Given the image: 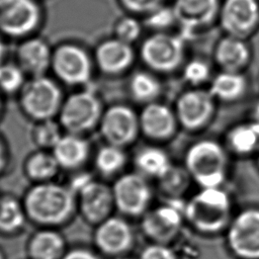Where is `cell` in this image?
Returning a JSON list of instances; mask_svg holds the SVG:
<instances>
[{
	"label": "cell",
	"instance_id": "6da1fadb",
	"mask_svg": "<svg viewBox=\"0 0 259 259\" xmlns=\"http://www.w3.org/2000/svg\"><path fill=\"white\" fill-rule=\"evenodd\" d=\"M21 200L27 221L40 228L63 227L77 211L76 193L68 184L55 180L31 184Z\"/></svg>",
	"mask_w": 259,
	"mask_h": 259
},
{
	"label": "cell",
	"instance_id": "7a4b0ae2",
	"mask_svg": "<svg viewBox=\"0 0 259 259\" xmlns=\"http://www.w3.org/2000/svg\"><path fill=\"white\" fill-rule=\"evenodd\" d=\"M184 219L201 233H217L231 223V199L222 187L200 188L183 206Z\"/></svg>",
	"mask_w": 259,
	"mask_h": 259
},
{
	"label": "cell",
	"instance_id": "3957f363",
	"mask_svg": "<svg viewBox=\"0 0 259 259\" xmlns=\"http://www.w3.org/2000/svg\"><path fill=\"white\" fill-rule=\"evenodd\" d=\"M183 165L200 188L222 187L229 166L225 148L212 140L192 144L186 151Z\"/></svg>",
	"mask_w": 259,
	"mask_h": 259
},
{
	"label": "cell",
	"instance_id": "277c9868",
	"mask_svg": "<svg viewBox=\"0 0 259 259\" xmlns=\"http://www.w3.org/2000/svg\"><path fill=\"white\" fill-rule=\"evenodd\" d=\"M22 114L31 121L57 118L65 95L61 84L51 76L29 77L17 94Z\"/></svg>",
	"mask_w": 259,
	"mask_h": 259
},
{
	"label": "cell",
	"instance_id": "5b68a950",
	"mask_svg": "<svg viewBox=\"0 0 259 259\" xmlns=\"http://www.w3.org/2000/svg\"><path fill=\"white\" fill-rule=\"evenodd\" d=\"M96 68L93 55L81 44L63 41L53 48L51 72L60 83L69 87H85Z\"/></svg>",
	"mask_w": 259,
	"mask_h": 259
},
{
	"label": "cell",
	"instance_id": "8992f818",
	"mask_svg": "<svg viewBox=\"0 0 259 259\" xmlns=\"http://www.w3.org/2000/svg\"><path fill=\"white\" fill-rule=\"evenodd\" d=\"M104 108L95 91L80 88L65 96L57 119L66 133L87 136L97 130Z\"/></svg>",
	"mask_w": 259,
	"mask_h": 259
},
{
	"label": "cell",
	"instance_id": "52a82bcc",
	"mask_svg": "<svg viewBox=\"0 0 259 259\" xmlns=\"http://www.w3.org/2000/svg\"><path fill=\"white\" fill-rule=\"evenodd\" d=\"M138 58L146 69L156 74L173 73L185 59L184 38L169 31L152 32L141 40Z\"/></svg>",
	"mask_w": 259,
	"mask_h": 259
},
{
	"label": "cell",
	"instance_id": "ba28073f",
	"mask_svg": "<svg viewBox=\"0 0 259 259\" xmlns=\"http://www.w3.org/2000/svg\"><path fill=\"white\" fill-rule=\"evenodd\" d=\"M45 20L36 0H0V34L5 38L24 39L37 34Z\"/></svg>",
	"mask_w": 259,
	"mask_h": 259
},
{
	"label": "cell",
	"instance_id": "9c48e42d",
	"mask_svg": "<svg viewBox=\"0 0 259 259\" xmlns=\"http://www.w3.org/2000/svg\"><path fill=\"white\" fill-rule=\"evenodd\" d=\"M115 209L123 217H143L150 208L153 189L149 179L137 171L123 172L111 185Z\"/></svg>",
	"mask_w": 259,
	"mask_h": 259
},
{
	"label": "cell",
	"instance_id": "30bf717a",
	"mask_svg": "<svg viewBox=\"0 0 259 259\" xmlns=\"http://www.w3.org/2000/svg\"><path fill=\"white\" fill-rule=\"evenodd\" d=\"M104 143L124 149L141 136L139 111L126 103H114L104 108L97 127Z\"/></svg>",
	"mask_w": 259,
	"mask_h": 259
},
{
	"label": "cell",
	"instance_id": "8fae6325",
	"mask_svg": "<svg viewBox=\"0 0 259 259\" xmlns=\"http://www.w3.org/2000/svg\"><path fill=\"white\" fill-rule=\"evenodd\" d=\"M215 101L208 89L191 88L182 92L174 106L179 126L188 132L203 128L213 116Z\"/></svg>",
	"mask_w": 259,
	"mask_h": 259
},
{
	"label": "cell",
	"instance_id": "7c38bea8",
	"mask_svg": "<svg viewBox=\"0 0 259 259\" xmlns=\"http://www.w3.org/2000/svg\"><path fill=\"white\" fill-rule=\"evenodd\" d=\"M228 244L243 259H259V209L247 208L228 226Z\"/></svg>",
	"mask_w": 259,
	"mask_h": 259
},
{
	"label": "cell",
	"instance_id": "4fadbf2b",
	"mask_svg": "<svg viewBox=\"0 0 259 259\" xmlns=\"http://www.w3.org/2000/svg\"><path fill=\"white\" fill-rule=\"evenodd\" d=\"M92 55L96 70L104 76L113 78L126 74L138 58L133 45L113 35L99 41Z\"/></svg>",
	"mask_w": 259,
	"mask_h": 259
},
{
	"label": "cell",
	"instance_id": "5bb4252c",
	"mask_svg": "<svg viewBox=\"0 0 259 259\" xmlns=\"http://www.w3.org/2000/svg\"><path fill=\"white\" fill-rule=\"evenodd\" d=\"M77 210L83 220L97 226L112 215L115 209L111 185L104 181L91 179L77 193Z\"/></svg>",
	"mask_w": 259,
	"mask_h": 259
},
{
	"label": "cell",
	"instance_id": "9a60e30c",
	"mask_svg": "<svg viewBox=\"0 0 259 259\" xmlns=\"http://www.w3.org/2000/svg\"><path fill=\"white\" fill-rule=\"evenodd\" d=\"M219 20L228 35L247 38L259 24L258 0H225L221 3Z\"/></svg>",
	"mask_w": 259,
	"mask_h": 259
},
{
	"label": "cell",
	"instance_id": "2e32d148",
	"mask_svg": "<svg viewBox=\"0 0 259 259\" xmlns=\"http://www.w3.org/2000/svg\"><path fill=\"white\" fill-rule=\"evenodd\" d=\"M141 136L152 144H161L171 140L179 123L174 111L160 100L142 106L139 111Z\"/></svg>",
	"mask_w": 259,
	"mask_h": 259
},
{
	"label": "cell",
	"instance_id": "e0dca14e",
	"mask_svg": "<svg viewBox=\"0 0 259 259\" xmlns=\"http://www.w3.org/2000/svg\"><path fill=\"white\" fill-rule=\"evenodd\" d=\"M184 219L183 207L166 203L149 209L142 217V231L153 243L167 244L179 233Z\"/></svg>",
	"mask_w": 259,
	"mask_h": 259
},
{
	"label": "cell",
	"instance_id": "ac0fdd59",
	"mask_svg": "<svg viewBox=\"0 0 259 259\" xmlns=\"http://www.w3.org/2000/svg\"><path fill=\"white\" fill-rule=\"evenodd\" d=\"M95 227L94 244L102 254L110 258L125 256L133 248L134 232L123 218L111 215Z\"/></svg>",
	"mask_w": 259,
	"mask_h": 259
},
{
	"label": "cell",
	"instance_id": "d6986e66",
	"mask_svg": "<svg viewBox=\"0 0 259 259\" xmlns=\"http://www.w3.org/2000/svg\"><path fill=\"white\" fill-rule=\"evenodd\" d=\"M219 0H174L172 9L176 23L185 34L209 26L219 18Z\"/></svg>",
	"mask_w": 259,
	"mask_h": 259
},
{
	"label": "cell",
	"instance_id": "ffe728a7",
	"mask_svg": "<svg viewBox=\"0 0 259 259\" xmlns=\"http://www.w3.org/2000/svg\"><path fill=\"white\" fill-rule=\"evenodd\" d=\"M53 48L37 34L19 40L15 50V62L26 76L47 75L51 70Z\"/></svg>",
	"mask_w": 259,
	"mask_h": 259
},
{
	"label": "cell",
	"instance_id": "44dd1931",
	"mask_svg": "<svg viewBox=\"0 0 259 259\" xmlns=\"http://www.w3.org/2000/svg\"><path fill=\"white\" fill-rule=\"evenodd\" d=\"M61 170L77 172L92 160V147L86 136L64 133L52 150Z\"/></svg>",
	"mask_w": 259,
	"mask_h": 259
},
{
	"label": "cell",
	"instance_id": "7402d4cb",
	"mask_svg": "<svg viewBox=\"0 0 259 259\" xmlns=\"http://www.w3.org/2000/svg\"><path fill=\"white\" fill-rule=\"evenodd\" d=\"M214 62L226 72L241 73L250 62V50L243 38L226 34L214 49Z\"/></svg>",
	"mask_w": 259,
	"mask_h": 259
},
{
	"label": "cell",
	"instance_id": "603a6c76",
	"mask_svg": "<svg viewBox=\"0 0 259 259\" xmlns=\"http://www.w3.org/2000/svg\"><path fill=\"white\" fill-rule=\"evenodd\" d=\"M65 238L55 229L41 228L27 241L28 259H62L66 253Z\"/></svg>",
	"mask_w": 259,
	"mask_h": 259
},
{
	"label": "cell",
	"instance_id": "cb8c5ba5",
	"mask_svg": "<svg viewBox=\"0 0 259 259\" xmlns=\"http://www.w3.org/2000/svg\"><path fill=\"white\" fill-rule=\"evenodd\" d=\"M135 171L148 179L158 180L173 164L168 153L158 144L145 146L133 157Z\"/></svg>",
	"mask_w": 259,
	"mask_h": 259
},
{
	"label": "cell",
	"instance_id": "d4e9b609",
	"mask_svg": "<svg viewBox=\"0 0 259 259\" xmlns=\"http://www.w3.org/2000/svg\"><path fill=\"white\" fill-rule=\"evenodd\" d=\"M22 171L25 178L33 184L55 180L61 168L52 151L36 149L24 158Z\"/></svg>",
	"mask_w": 259,
	"mask_h": 259
},
{
	"label": "cell",
	"instance_id": "484cf974",
	"mask_svg": "<svg viewBox=\"0 0 259 259\" xmlns=\"http://www.w3.org/2000/svg\"><path fill=\"white\" fill-rule=\"evenodd\" d=\"M163 92V84L158 74L148 70L135 71L127 81V93L131 99L143 105L159 100Z\"/></svg>",
	"mask_w": 259,
	"mask_h": 259
},
{
	"label": "cell",
	"instance_id": "4316f807",
	"mask_svg": "<svg viewBox=\"0 0 259 259\" xmlns=\"http://www.w3.org/2000/svg\"><path fill=\"white\" fill-rule=\"evenodd\" d=\"M128 162L126 149L104 143L92 156V163L96 172L102 177H117L123 173Z\"/></svg>",
	"mask_w": 259,
	"mask_h": 259
},
{
	"label": "cell",
	"instance_id": "83f0119b",
	"mask_svg": "<svg viewBox=\"0 0 259 259\" xmlns=\"http://www.w3.org/2000/svg\"><path fill=\"white\" fill-rule=\"evenodd\" d=\"M27 221L22 200L5 193L0 195V235L14 236L20 233Z\"/></svg>",
	"mask_w": 259,
	"mask_h": 259
},
{
	"label": "cell",
	"instance_id": "f1b7e54d",
	"mask_svg": "<svg viewBox=\"0 0 259 259\" xmlns=\"http://www.w3.org/2000/svg\"><path fill=\"white\" fill-rule=\"evenodd\" d=\"M246 86V79L241 73L221 71L212 78L208 90L215 100L235 101L245 93Z\"/></svg>",
	"mask_w": 259,
	"mask_h": 259
},
{
	"label": "cell",
	"instance_id": "f546056e",
	"mask_svg": "<svg viewBox=\"0 0 259 259\" xmlns=\"http://www.w3.org/2000/svg\"><path fill=\"white\" fill-rule=\"evenodd\" d=\"M227 143L234 153L239 155L251 153L259 143V125L251 121L234 126L227 135Z\"/></svg>",
	"mask_w": 259,
	"mask_h": 259
},
{
	"label": "cell",
	"instance_id": "4dcf8cb0",
	"mask_svg": "<svg viewBox=\"0 0 259 259\" xmlns=\"http://www.w3.org/2000/svg\"><path fill=\"white\" fill-rule=\"evenodd\" d=\"M159 190L172 200L179 198L189 187L192 178L184 165L172 164L158 180Z\"/></svg>",
	"mask_w": 259,
	"mask_h": 259
},
{
	"label": "cell",
	"instance_id": "1f68e13d",
	"mask_svg": "<svg viewBox=\"0 0 259 259\" xmlns=\"http://www.w3.org/2000/svg\"><path fill=\"white\" fill-rule=\"evenodd\" d=\"M65 131L57 118L33 122L30 139L36 149L52 151L60 141Z\"/></svg>",
	"mask_w": 259,
	"mask_h": 259
},
{
	"label": "cell",
	"instance_id": "d6a6232c",
	"mask_svg": "<svg viewBox=\"0 0 259 259\" xmlns=\"http://www.w3.org/2000/svg\"><path fill=\"white\" fill-rule=\"evenodd\" d=\"M27 79L15 61L0 64V92L3 95H17Z\"/></svg>",
	"mask_w": 259,
	"mask_h": 259
},
{
	"label": "cell",
	"instance_id": "836d02e7",
	"mask_svg": "<svg viewBox=\"0 0 259 259\" xmlns=\"http://www.w3.org/2000/svg\"><path fill=\"white\" fill-rule=\"evenodd\" d=\"M145 26L137 15L126 14L119 17L113 24L112 35L126 44L135 45L138 42L142 35Z\"/></svg>",
	"mask_w": 259,
	"mask_h": 259
},
{
	"label": "cell",
	"instance_id": "e575fe53",
	"mask_svg": "<svg viewBox=\"0 0 259 259\" xmlns=\"http://www.w3.org/2000/svg\"><path fill=\"white\" fill-rule=\"evenodd\" d=\"M144 17V26L151 29L153 32L168 31V28L176 23L172 6L167 7L162 5Z\"/></svg>",
	"mask_w": 259,
	"mask_h": 259
},
{
	"label": "cell",
	"instance_id": "d590c367",
	"mask_svg": "<svg viewBox=\"0 0 259 259\" xmlns=\"http://www.w3.org/2000/svg\"><path fill=\"white\" fill-rule=\"evenodd\" d=\"M210 75L209 66L206 62L195 59L187 62L183 67L184 79L193 86H198L205 82Z\"/></svg>",
	"mask_w": 259,
	"mask_h": 259
},
{
	"label": "cell",
	"instance_id": "8d00e7d4",
	"mask_svg": "<svg viewBox=\"0 0 259 259\" xmlns=\"http://www.w3.org/2000/svg\"><path fill=\"white\" fill-rule=\"evenodd\" d=\"M118 2L127 13L143 16L164 5V0H118Z\"/></svg>",
	"mask_w": 259,
	"mask_h": 259
},
{
	"label": "cell",
	"instance_id": "74e56055",
	"mask_svg": "<svg viewBox=\"0 0 259 259\" xmlns=\"http://www.w3.org/2000/svg\"><path fill=\"white\" fill-rule=\"evenodd\" d=\"M139 259H177L174 251L167 244L152 243L145 247Z\"/></svg>",
	"mask_w": 259,
	"mask_h": 259
},
{
	"label": "cell",
	"instance_id": "f35d334b",
	"mask_svg": "<svg viewBox=\"0 0 259 259\" xmlns=\"http://www.w3.org/2000/svg\"><path fill=\"white\" fill-rule=\"evenodd\" d=\"M10 160L11 155L8 143L3 138V136L0 135V177L7 171L10 164Z\"/></svg>",
	"mask_w": 259,
	"mask_h": 259
},
{
	"label": "cell",
	"instance_id": "ab89813d",
	"mask_svg": "<svg viewBox=\"0 0 259 259\" xmlns=\"http://www.w3.org/2000/svg\"><path fill=\"white\" fill-rule=\"evenodd\" d=\"M62 259H99L97 255L86 248H75L66 251Z\"/></svg>",
	"mask_w": 259,
	"mask_h": 259
},
{
	"label": "cell",
	"instance_id": "60d3db41",
	"mask_svg": "<svg viewBox=\"0 0 259 259\" xmlns=\"http://www.w3.org/2000/svg\"><path fill=\"white\" fill-rule=\"evenodd\" d=\"M5 54H6V46H5L4 37L0 34V64L4 61Z\"/></svg>",
	"mask_w": 259,
	"mask_h": 259
},
{
	"label": "cell",
	"instance_id": "b9f144b4",
	"mask_svg": "<svg viewBox=\"0 0 259 259\" xmlns=\"http://www.w3.org/2000/svg\"><path fill=\"white\" fill-rule=\"evenodd\" d=\"M252 116H253V120L252 121H254L255 123H257L259 125V101L257 102V104L255 105V107L253 109Z\"/></svg>",
	"mask_w": 259,
	"mask_h": 259
},
{
	"label": "cell",
	"instance_id": "7bdbcfd3",
	"mask_svg": "<svg viewBox=\"0 0 259 259\" xmlns=\"http://www.w3.org/2000/svg\"><path fill=\"white\" fill-rule=\"evenodd\" d=\"M4 109H5V103H4V95L0 92V119L3 116L4 113Z\"/></svg>",
	"mask_w": 259,
	"mask_h": 259
},
{
	"label": "cell",
	"instance_id": "ee69618b",
	"mask_svg": "<svg viewBox=\"0 0 259 259\" xmlns=\"http://www.w3.org/2000/svg\"><path fill=\"white\" fill-rule=\"evenodd\" d=\"M0 259H6V256H5V253L3 252V250L0 248Z\"/></svg>",
	"mask_w": 259,
	"mask_h": 259
},
{
	"label": "cell",
	"instance_id": "f6af8a7d",
	"mask_svg": "<svg viewBox=\"0 0 259 259\" xmlns=\"http://www.w3.org/2000/svg\"><path fill=\"white\" fill-rule=\"evenodd\" d=\"M110 259H131V258H128L126 256H119V257H112Z\"/></svg>",
	"mask_w": 259,
	"mask_h": 259
},
{
	"label": "cell",
	"instance_id": "bcb514c9",
	"mask_svg": "<svg viewBox=\"0 0 259 259\" xmlns=\"http://www.w3.org/2000/svg\"><path fill=\"white\" fill-rule=\"evenodd\" d=\"M258 166H259V156H258Z\"/></svg>",
	"mask_w": 259,
	"mask_h": 259
}]
</instances>
